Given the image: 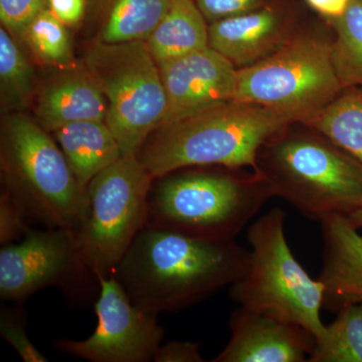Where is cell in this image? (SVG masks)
Masks as SVG:
<instances>
[{"mask_svg":"<svg viewBox=\"0 0 362 362\" xmlns=\"http://www.w3.org/2000/svg\"><path fill=\"white\" fill-rule=\"evenodd\" d=\"M250 251L235 240H204L144 228L117 267L131 301L159 315L185 310L244 277Z\"/></svg>","mask_w":362,"mask_h":362,"instance_id":"1","label":"cell"},{"mask_svg":"<svg viewBox=\"0 0 362 362\" xmlns=\"http://www.w3.org/2000/svg\"><path fill=\"white\" fill-rule=\"evenodd\" d=\"M259 173L221 165L188 166L154 177L147 228L204 240H235L275 197Z\"/></svg>","mask_w":362,"mask_h":362,"instance_id":"2","label":"cell"},{"mask_svg":"<svg viewBox=\"0 0 362 362\" xmlns=\"http://www.w3.org/2000/svg\"><path fill=\"white\" fill-rule=\"evenodd\" d=\"M299 120L285 112L230 101L149 136L137 157L153 177L188 166L221 165L256 170L259 149Z\"/></svg>","mask_w":362,"mask_h":362,"instance_id":"3","label":"cell"},{"mask_svg":"<svg viewBox=\"0 0 362 362\" xmlns=\"http://www.w3.org/2000/svg\"><path fill=\"white\" fill-rule=\"evenodd\" d=\"M292 126L262 146L255 171L310 220L349 216L362 206L361 162L315 130Z\"/></svg>","mask_w":362,"mask_h":362,"instance_id":"4","label":"cell"},{"mask_svg":"<svg viewBox=\"0 0 362 362\" xmlns=\"http://www.w3.org/2000/svg\"><path fill=\"white\" fill-rule=\"evenodd\" d=\"M1 168L4 192L20 204L30 223L77 230L84 213L86 188L40 123L18 113L6 119Z\"/></svg>","mask_w":362,"mask_h":362,"instance_id":"5","label":"cell"},{"mask_svg":"<svg viewBox=\"0 0 362 362\" xmlns=\"http://www.w3.org/2000/svg\"><path fill=\"white\" fill-rule=\"evenodd\" d=\"M286 213L275 207L247 230L249 267L230 286L240 306L297 324L319 338L325 330L320 312L324 286L313 280L295 258L285 235Z\"/></svg>","mask_w":362,"mask_h":362,"instance_id":"6","label":"cell"},{"mask_svg":"<svg viewBox=\"0 0 362 362\" xmlns=\"http://www.w3.org/2000/svg\"><path fill=\"white\" fill-rule=\"evenodd\" d=\"M84 68L106 98V122L122 156L137 154L162 125L168 109L160 69L146 40L107 44L86 52Z\"/></svg>","mask_w":362,"mask_h":362,"instance_id":"7","label":"cell"},{"mask_svg":"<svg viewBox=\"0 0 362 362\" xmlns=\"http://www.w3.org/2000/svg\"><path fill=\"white\" fill-rule=\"evenodd\" d=\"M153 180L137 154H131L104 169L86 187L84 213L75 238L83 261L95 276H114L138 233L146 228Z\"/></svg>","mask_w":362,"mask_h":362,"instance_id":"8","label":"cell"},{"mask_svg":"<svg viewBox=\"0 0 362 362\" xmlns=\"http://www.w3.org/2000/svg\"><path fill=\"white\" fill-rule=\"evenodd\" d=\"M342 89L333 65L332 42L299 30L268 58L238 69L233 101L285 112L301 123Z\"/></svg>","mask_w":362,"mask_h":362,"instance_id":"9","label":"cell"},{"mask_svg":"<svg viewBox=\"0 0 362 362\" xmlns=\"http://www.w3.org/2000/svg\"><path fill=\"white\" fill-rule=\"evenodd\" d=\"M99 281L83 261L75 230H30L18 243L0 250V298L23 304L45 288L57 287L70 299L86 300Z\"/></svg>","mask_w":362,"mask_h":362,"instance_id":"10","label":"cell"},{"mask_svg":"<svg viewBox=\"0 0 362 362\" xmlns=\"http://www.w3.org/2000/svg\"><path fill=\"white\" fill-rule=\"evenodd\" d=\"M96 277V329L85 340H56L54 349L90 362L153 361L164 337L158 315L133 304L115 276Z\"/></svg>","mask_w":362,"mask_h":362,"instance_id":"11","label":"cell"},{"mask_svg":"<svg viewBox=\"0 0 362 362\" xmlns=\"http://www.w3.org/2000/svg\"><path fill=\"white\" fill-rule=\"evenodd\" d=\"M159 69L168 100L161 126L233 101L238 69L211 47L168 62Z\"/></svg>","mask_w":362,"mask_h":362,"instance_id":"12","label":"cell"},{"mask_svg":"<svg viewBox=\"0 0 362 362\" xmlns=\"http://www.w3.org/2000/svg\"><path fill=\"white\" fill-rule=\"evenodd\" d=\"M296 7L287 0H272L254 11L209 25V45L237 69L268 58L292 39L299 28Z\"/></svg>","mask_w":362,"mask_h":362,"instance_id":"13","label":"cell"},{"mask_svg":"<svg viewBox=\"0 0 362 362\" xmlns=\"http://www.w3.org/2000/svg\"><path fill=\"white\" fill-rule=\"evenodd\" d=\"M232 337L214 362L308 361L316 338L297 324L240 306L230 318Z\"/></svg>","mask_w":362,"mask_h":362,"instance_id":"14","label":"cell"},{"mask_svg":"<svg viewBox=\"0 0 362 362\" xmlns=\"http://www.w3.org/2000/svg\"><path fill=\"white\" fill-rule=\"evenodd\" d=\"M323 267L318 280L324 286L323 307L339 311L362 303V235L347 216L321 221Z\"/></svg>","mask_w":362,"mask_h":362,"instance_id":"15","label":"cell"},{"mask_svg":"<svg viewBox=\"0 0 362 362\" xmlns=\"http://www.w3.org/2000/svg\"><path fill=\"white\" fill-rule=\"evenodd\" d=\"M39 123L47 132L80 121H106L108 104L85 68L71 70L44 86L37 104Z\"/></svg>","mask_w":362,"mask_h":362,"instance_id":"16","label":"cell"},{"mask_svg":"<svg viewBox=\"0 0 362 362\" xmlns=\"http://www.w3.org/2000/svg\"><path fill=\"white\" fill-rule=\"evenodd\" d=\"M71 171L83 187L122 157L120 145L105 121H80L54 131Z\"/></svg>","mask_w":362,"mask_h":362,"instance_id":"17","label":"cell"},{"mask_svg":"<svg viewBox=\"0 0 362 362\" xmlns=\"http://www.w3.org/2000/svg\"><path fill=\"white\" fill-rule=\"evenodd\" d=\"M150 54L160 66L209 47V25L194 0H173L146 40Z\"/></svg>","mask_w":362,"mask_h":362,"instance_id":"18","label":"cell"},{"mask_svg":"<svg viewBox=\"0 0 362 362\" xmlns=\"http://www.w3.org/2000/svg\"><path fill=\"white\" fill-rule=\"evenodd\" d=\"M173 0H90L98 40L107 44L146 40Z\"/></svg>","mask_w":362,"mask_h":362,"instance_id":"19","label":"cell"},{"mask_svg":"<svg viewBox=\"0 0 362 362\" xmlns=\"http://www.w3.org/2000/svg\"><path fill=\"white\" fill-rule=\"evenodd\" d=\"M301 123L362 163V87L344 88Z\"/></svg>","mask_w":362,"mask_h":362,"instance_id":"20","label":"cell"},{"mask_svg":"<svg viewBox=\"0 0 362 362\" xmlns=\"http://www.w3.org/2000/svg\"><path fill=\"white\" fill-rule=\"evenodd\" d=\"M328 21L337 33L332 61L343 89L362 87V0H350L341 16Z\"/></svg>","mask_w":362,"mask_h":362,"instance_id":"21","label":"cell"},{"mask_svg":"<svg viewBox=\"0 0 362 362\" xmlns=\"http://www.w3.org/2000/svg\"><path fill=\"white\" fill-rule=\"evenodd\" d=\"M309 362H362V303L337 312L315 340Z\"/></svg>","mask_w":362,"mask_h":362,"instance_id":"22","label":"cell"},{"mask_svg":"<svg viewBox=\"0 0 362 362\" xmlns=\"http://www.w3.org/2000/svg\"><path fill=\"white\" fill-rule=\"evenodd\" d=\"M35 74L18 40L4 26L0 28V98L4 112L23 110L30 103Z\"/></svg>","mask_w":362,"mask_h":362,"instance_id":"23","label":"cell"},{"mask_svg":"<svg viewBox=\"0 0 362 362\" xmlns=\"http://www.w3.org/2000/svg\"><path fill=\"white\" fill-rule=\"evenodd\" d=\"M66 26L47 8L30 23L21 40L42 63L68 66L73 49Z\"/></svg>","mask_w":362,"mask_h":362,"instance_id":"24","label":"cell"},{"mask_svg":"<svg viewBox=\"0 0 362 362\" xmlns=\"http://www.w3.org/2000/svg\"><path fill=\"white\" fill-rule=\"evenodd\" d=\"M28 315L21 304L2 307L0 312V334L11 345L23 361L47 362V358L40 351L26 333Z\"/></svg>","mask_w":362,"mask_h":362,"instance_id":"25","label":"cell"},{"mask_svg":"<svg viewBox=\"0 0 362 362\" xmlns=\"http://www.w3.org/2000/svg\"><path fill=\"white\" fill-rule=\"evenodd\" d=\"M47 8V0H0V20L18 40H23L28 26Z\"/></svg>","mask_w":362,"mask_h":362,"instance_id":"26","label":"cell"},{"mask_svg":"<svg viewBox=\"0 0 362 362\" xmlns=\"http://www.w3.org/2000/svg\"><path fill=\"white\" fill-rule=\"evenodd\" d=\"M30 221L20 204L6 192L0 195V244H11L25 237L32 230Z\"/></svg>","mask_w":362,"mask_h":362,"instance_id":"27","label":"cell"},{"mask_svg":"<svg viewBox=\"0 0 362 362\" xmlns=\"http://www.w3.org/2000/svg\"><path fill=\"white\" fill-rule=\"evenodd\" d=\"M207 23L239 16L268 4L272 0H194Z\"/></svg>","mask_w":362,"mask_h":362,"instance_id":"28","label":"cell"},{"mask_svg":"<svg viewBox=\"0 0 362 362\" xmlns=\"http://www.w3.org/2000/svg\"><path fill=\"white\" fill-rule=\"evenodd\" d=\"M153 361L202 362L204 359L202 358L199 343L170 341L158 347Z\"/></svg>","mask_w":362,"mask_h":362,"instance_id":"29","label":"cell"},{"mask_svg":"<svg viewBox=\"0 0 362 362\" xmlns=\"http://www.w3.org/2000/svg\"><path fill=\"white\" fill-rule=\"evenodd\" d=\"M47 8L65 25H75L83 20L87 0H47Z\"/></svg>","mask_w":362,"mask_h":362,"instance_id":"30","label":"cell"},{"mask_svg":"<svg viewBox=\"0 0 362 362\" xmlns=\"http://www.w3.org/2000/svg\"><path fill=\"white\" fill-rule=\"evenodd\" d=\"M307 4L319 13L329 18H338L344 13L350 0H306Z\"/></svg>","mask_w":362,"mask_h":362,"instance_id":"31","label":"cell"},{"mask_svg":"<svg viewBox=\"0 0 362 362\" xmlns=\"http://www.w3.org/2000/svg\"><path fill=\"white\" fill-rule=\"evenodd\" d=\"M349 218V221H351L352 225L356 226V228H362V206L359 207L358 209H356L354 213L350 214L349 216H347Z\"/></svg>","mask_w":362,"mask_h":362,"instance_id":"32","label":"cell"}]
</instances>
